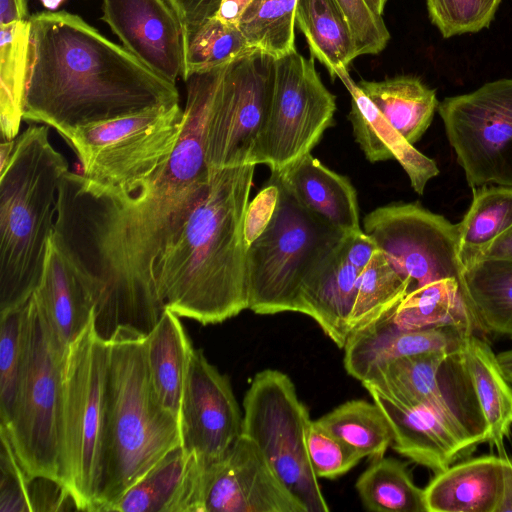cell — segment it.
Wrapping results in <instances>:
<instances>
[{"instance_id": "1", "label": "cell", "mask_w": 512, "mask_h": 512, "mask_svg": "<svg viewBox=\"0 0 512 512\" xmlns=\"http://www.w3.org/2000/svg\"><path fill=\"white\" fill-rule=\"evenodd\" d=\"M224 69L193 72L184 80L180 139L137 188L102 186L71 171L61 179L54 235L91 281L94 328L107 341L119 327L149 334L164 310L154 267L209 183L205 128Z\"/></svg>"}, {"instance_id": "2", "label": "cell", "mask_w": 512, "mask_h": 512, "mask_svg": "<svg viewBox=\"0 0 512 512\" xmlns=\"http://www.w3.org/2000/svg\"><path fill=\"white\" fill-rule=\"evenodd\" d=\"M22 119L73 130L179 104L175 83L67 11L29 17Z\"/></svg>"}, {"instance_id": "3", "label": "cell", "mask_w": 512, "mask_h": 512, "mask_svg": "<svg viewBox=\"0 0 512 512\" xmlns=\"http://www.w3.org/2000/svg\"><path fill=\"white\" fill-rule=\"evenodd\" d=\"M253 164L209 169V183L155 267L159 299L179 317L222 323L248 309L244 218Z\"/></svg>"}, {"instance_id": "4", "label": "cell", "mask_w": 512, "mask_h": 512, "mask_svg": "<svg viewBox=\"0 0 512 512\" xmlns=\"http://www.w3.org/2000/svg\"><path fill=\"white\" fill-rule=\"evenodd\" d=\"M146 336L119 327L108 340L97 511H110L127 490L182 444L179 418L162 406L153 388Z\"/></svg>"}, {"instance_id": "5", "label": "cell", "mask_w": 512, "mask_h": 512, "mask_svg": "<svg viewBox=\"0 0 512 512\" xmlns=\"http://www.w3.org/2000/svg\"><path fill=\"white\" fill-rule=\"evenodd\" d=\"M67 171L49 126L31 124L15 138L0 171V312L25 304L40 282Z\"/></svg>"}, {"instance_id": "6", "label": "cell", "mask_w": 512, "mask_h": 512, "mask_svg": "<svg viewBox=\"0 0 512 512\" xmlns=\"http://www.w3.org/2000/svg\"><path fill=\"white\" fill-rule=\"evenodd\" d=\"M107 361L108 341L96 332L93 317L68 350L59 422L60 480L77 510L98 507Z\"/></svg>"}, {"instance_id": "7", "label": "cell", "mask_w": 512, "mask_h": 512, "mask_svg": "<svg viewBox=\"0 0 512 512\" xmlns=\"http://www.w3.org/2000/svg\"><path fill=\"white\" fill-rule=\"evenodd\" d=\"M68 350L32 295L26 306L23 358L12 417L0 429L29 478L43 477L60 484L59 422Z\"/></svg>"}, {"instance_id": "8", "label": "cell", "mask_w": 512, "mask_h": 512, "mask_svg": "<svg viewBox=\"0 0 512 512\" xmlns=\"http://www.w3.org/2000/svg\"><path fill=\"white\" fill-rule=\"evenodd\" d=\"M279 186L275 213L247 248L248 309L259 315L297 312L304 280L345 239Z\"/></svg>"}, {"instance_id": "9", "label": "cell", "mask_w": 512, "mask_h": 512, "mask_svg": "<svg viewBox=\"0 0 512 512\" xmlns=\"http://www.w3.org/2000/svg\"><path fill=\"white\" fill-rule=\"evenodd\" d=\"M184 128L179 104L79 127L65 140L89 181L134 190L172 155Z\"/></svg>"}, {"instance_id": "10", "label": "cell", "mask_w": 512, "mask_h": 512, "mask_svg": "<svg viewBox=\"0 0 512 512\" xmlns=\"http://www.w3.org/2000/svg\"><path fill=\"white\" fill-rule=\"evenodd\" d=\"M243 408L241 433L258 446L307 512H328L307 451L312 420L290 377L275 369L258 372L245 393Z\"/></svg>"}, {"instance_id": "11", "label": "cell", "mask_w": 512, "mask_h": 512, "mask_svg": "<svg viewBox=\"0 0 512 512\" xmlns=\"http://www.w3.org/2000/svg\"><path fill=\"white\" fill-rule=\"evenodd\" d=\"M275 60L251 50L226 65L205 128L209 169L258 165L270 115Z\"/></svg>"}, {"instance_id": "12", "label": "cell", "mask_w": 512, "mask_h": 512, "mask_svg": "<svg viewBox=\"0 0 512 512\" xmlns=\"http://www.w3.org/2000/svg\"><path fill=\"white\" fill-rule=\"evenodd\" d=\"M437 110L468 185L512 187V78L447 97Z\"/></svg>"}, {"instance_id": "13", "label": "cell", "mask_w": 512, "mask_h": 512, "mask_svg": "<svg viewBox=\"0 0 512 512\" xmlns=\"http://www.w3.org/2000/svg\"><path fill=\"white\" fill-rule=\"evenodd\" d=\"M336 97L314 63L294 50L275 60L274 89L258 164L279 172L311 153L333 125Z\"/></svg>"}, {"instance_id": "14", "label": "cell", "mask_w": 512, "mask_h": 512, "mask_svg": "<svg viewBox=\"0 0 512 512\" xmlns=\"http://www.w3.org/2000/svg\"><path fill=\"white\" fill-rule=\"evenodd\" d=\"M363 231L412 290L446 278L464 281L457 224L442 215L415 203L385 205L365 216Z\"/></svg>"}, {"instance_id": "15", "label": "cell", "mask_w": 512, "mask_h": 512, "mask_svg": "<svg viewBox=\"0 0 512 512\" xmlns=\"http://www.w3.org/2000/svg\"><path fill=\"white\" fill-rule=\"evenodd\" d=\"M465 348L394 360L362 385L435 410L478 446L488 442V427L467 367Z\"/></svg>"}, {"instance_id": "16", "label": "cell", "mask_w": 512, "mask_h": 512, "mask_svg": "<svg viewBox=\"0 0 512 512\" xmlns=\"http://www.w3.org/2000/svg\"><path fill=\"white\" fill-rule=\"evenodd\" d=\"M243 416L226 375L202 350L189 355L181 398V446L204 464L222 458L242 431Z\"/></svg>"}, {"instance_id": "17", "label": "cell", "mask_w": 512, "mask_h": 512, "mask_svg": "<svg viewBox=\"0 0 512 512\" xmlns=\"http://www.w3.org/2000/svg\"><path fill=\"white\" fill-rule=\"evenodd\" d=\"M202 512H307L244 434L227 453L205 465Z\"/></svg>"}, {"instance_id": "18", "label": "cell", "mask_w": 512, "mask_h": 512, "mask_svg": "<svg viewBox=\"0 0 512 512\" xmlns=\"http://www.w3.org/2000/svg\"><path fill=\"white\" fill-rule=\"evenodd\" d=\"M103 17L122 46L176 84L185 70L186 35L168 0H102Z\"/></svg>"}, {"instance_id": "19", "label": "cell", "mask_w": 512, "mask_h": 512, "mask_svg": "<svg viewBox=\"0 0 512 512\" xmlns=\"http://www.w3.org/2000/svg\"><path fill=\"white\" fill-rule=\"evenodd\" d=\"M364 387L390 424L393 449L404 457L437 474L475 451L477 445L435 410Z\"/></svg>"}, {"instance_id": "20", "label": "cell", "mask_w": 512, "mask_h": 512, "mask_svg": "<svg viewBox=\"0 0 512 512\" xmlns=\"http://www.w3.org/2000/svg\"><path fill=\"white\" fill-rule=\"evenodd\" d=\"M392 312L347 337L343 347L344 368L361 383L372 379L394 360L433 351L463 349L470 336L475 334L469 327L454 324L402 329L393 323Z\"/></svg>"}, {"instance_id": "21", "label": "cell", "mask_w": 512, "mask_h": 512, "mask_svg": "<svg viewBox=\"0 0 512 512\" xmlns=\"http://www.w3.org/2000/svg\"><path fill=\"white\" fill-rule=\"evenodd\" d=\"M32 295L67 349L94 317L92 283L54 233L40 282Z\"/></svg>"}, {"instance_id": "22", "label": "cell", "mask_w": 512, "mask_h": 512, "mask_svg": "<svg viewBox=\"0 0 512 512\" xmlns=\"http://www.w3.org/2000/svg\"><path fill=\"white\" fill-rule=\"evenodd\" d=\"M206 464L182 446L168 452L111 507L125 512H202Z\"/></svg>"}, {"instance_id": "23", "label": "cell", "mask_w": 512, "mask_h": 512, "mask_svg": "<svg viewBox=\"0 0 512 512\" xmlns=\"http://www.w3.org/2000/svg\"><path fill=\"white\" fill-rule=\"evenodd\" d=\"M340 80L351 95L348 119L366 159L372 163L396 160L408 175L413 190L422 195L428 181L440 172L435 161L418 151L384 118L349 74Z\"/></svg>"}, {"instance_id": "24", "label": "cell", "mask_w": 512, "mask_h": 512, "mask_svg": "<svg viewBox=\"0 0 512 512\" xmlns=\"http://www.w3.org/2000/svg\"><path fill=\"white\" fill-rule=\"evenodd\" d=\"M284 187L307 210L344 234L361 229L357 193L350 180L308 153L279 172Z\"/></svg>"}, {"instance_id": "25", "label": "cell", "mask_w": 512, "mask_h": 512, "mask_svg": "<svg viewBox=\"0 0 512 512\" xmlns=\"http://www.w3.org/2000/svg\"><path fill=\"white\" fill-rule=\"evenodd\" d=\"M344 240L307 276L297 300V313L311 317L339 348L344 347L349 334L360 274L344 255Z\"/></svg>"}, {"instance_id": "26", "label": "cell", "mask_w": 512, "mask_h": 512, "mask_svg": "<svg viewBox=\"0 0 512 512\" xmlns=\"http://www.w3.org/2000/svg\"><path fill=\"white\" fill-rule=\"evenodd\" d=\"M503 484V455L464 459L424 488L427 512H495Z\"/></svg>"}, {"instance_id": "27", "label": "cell", "mask_w": 512, "mask_h": 512, "mask_svg": "<svg viewBox=\"0 0 512 512\" xmlns=\"http://www.w3.org/2000/svg\"><path fill=\"white\" fill-rule=\"evenodd\" d=\"M395 325L417 330L440 325H463L475 334L485 333L463 280L446 278L416 288L402 299L392 312Z\"/></svg>"}, {"instance_id": "28", "label": "cell", "mask_w": 512, "mask_h": 512, "mask_svg": "<svg viewBox=\"0 0 512 512\" xmlns=\"http://www.w3.org/2000/svg\"><path fill=\"white\" fill-rule=\"evenodd\" d=\"M357 85L384 118L412 145L429 128L438 109L435 90L414 76L400 75L381 81L361 80Z\"/></svg>"}, {"instance_id": "29", "label": "cell", "mask_w": 512, "mask_h": 512, "mask_svg": "<svg viewBox=\"0 0 512 512\" xmlns=\"http://www.w3.org/2000/svg\"><path fill=\"white\" fill-rule=\"evenodd\" d=\"M192 349L179 316L164 308L158 322L146 336L147 362L158 400L178 418Z\"/></svg>"}, {"instance_id": "30", "label": "cell", "mask_w": 512, "mask_h": 512, "mask_svg": "<svg viewBox=\"0 0 512 512\" xmlns=\"http://www.w3.org/2000/svg\"><path fill=\"white\" fill-rule=\"evenodd\" d=\"M295 25L305 36L311 57L326 67L332 79L349 74L348 66L358 54L336 0H297Z\"/></svg>"}, {"instance_id": "31", "label": "cell", "mask_w": 512, "mask_h": 512, "mask_svg": "<svg viewBox=\"0 0 512 512\" xmlns=\"http://www.w3.org/2000/svg\"><path fill=\"white\" fill-rule=\"evenodd\" d=\"M465 357L475 394L488 427V443L504 455V440L512 427V384L504 376L490 345L470 336Z\"/></svg>"}, {"instance_id": "32", "label": "cell", "mask_w": 512, "mask_h": 512, "mask_svg": "<svg viewBox=\"0 0 512 512\" xmlns=\"http://www.w3.org/2000/svg\"><path fill=\"white\" fill-rule=\"evenodd\" d=\"M463 277L485 333L512 339V260L480 259L464 268Z\"/></svg>"}, {"instance_id": "33", "label": "cell", "mask_w": 512, "mask_h": 512, "mask_svg": "<svg viewBox=\"0 0 512 512\" xmlns=\"http://www.w3.org/2000/svg\"><path fill=\"white\" fill-rule=\"evenodd\" d=\"M512 227V187L487 185L474 189L473 200L457 224L463 267L478 261L487 248Z\"/></svg>"}, {"instance_id": "34", "label": "cell", "mask_w": 512, "mask_h": 512, "mask_svg": "<svg viewBox=\"0 0 512 512\" xmlns=\"http://www.w3.org/2000/svg\"><path fill=\"white\" fill-rule=\"evenodd\" d=\"M316 423L363 458H381L392 445L390 424L374 401H347L317 419Z\"/></svg>"}, {"instance_id": "35", "label": "cell", "mask_w": 512, "mask_h": 512, "mask_svg": "<svg viewBox=\"0 0 512 512\" xmlns=\"http://www.w3.org/2000/svg\"><path fill=\"white\" fill-rule=\"evenodd\" d=\"M355 487L367 510L427 512L424 489L414 483L407 467L396 459H374L358 477Z\"/></svg>"}, {"instance_id": "36", "label": "cell", "mask_w": 512, "mask_h": 512, "mask_svg": "<svg viewBox=\"0 0 512 512\" xmlns=\"http://www.w3.org/2000/svg\"><path fill=\"white\" fill-rule=\"evenodd\" d=\"M411 290L410 281L392 267L380 249L377 250L359 274L348 321L349 334L391 313Z\"/></svg>"}, {"instance_id": "37", "label": "cell", "mask_w": 512, "mask_h": 512, "mask_svg": "<svg viewBox=\"0 0 512 512\" xmlns=\"http://www.w3.org/2000/svg\"><path fill=\"white\" fill-rule=\"evenodd\" d=\"M29 21L0 26V119L2 140L18 136L22 119Z\"/></svg>"}, {"instance_id": "38", "label": "cell", "mask_w": 512, "mask_h": 512, "mask_svg": "<svg viewBox=\"0 0 512 512\" xmlns=\"http://www.w3.org/2000/svg\"><path fill=\"white\" fill-rule=\"evenodd\" d=\"M297 0H252L238 28L251 49L274 58L295 48V12Z\"/></svg>"}, {"instance_id": "39", "label": "cell", "mask_w": 512, "mask_h": 512, "mask_svg": "<svg viewBox=\"0 0 512 512\" xmlns=\"http://www.w3.org/2000/svg\"><path fill=\"white\" fill-rule=\"evenodd\" d=\"M251 49L236 25L213 16L186 33L185 70L182 79L197 71L225 65Z\"/></svg>"}, {"instance_id": "40", "label": "cell", "mask_w": 512, "mask_h": 512, "mask_svg": "<svg viewBox=\"0 0 512 512\" xmlns=\"http://www.w3.org/2000/svg\"><path fill=\"white\" fill-rule=\"evenodd\" d=\"M27 302L0 312V426H7L12 417L23 358Z\"/></svg>"}, {"instance_id": "41", "label": "cell", "mask_w": 512, "mask_h": 512, "mask_svg": "<svg viewBox=\"0 0 512 512\" xmlns=\"http://www.w3.org/2000/svg\"><path fill=\"white\" fill-rule=\"evenodd\" d=\"M502 0H426L431 22L444 38L489 27Z\"/></svg>"}, {"instance_id": "42", "label": "cell", "mask_w": 512, "mask_h": 512, "mask_svg": "<svg viewBox=\"0 0 512 512\" xmlns=\"http://www.w3.org/2000/svg\"><path fill=\"white\" fill-rule=\"evenodd\" d=\"M308 456L318 478L335 479L350 471L362 455L311 421L306 437Z\"/></svg>"}, {"instance_id": "43", "label": "cell", "mask_w": 512, "mask_h": 512, "mask_svg": "<svg viewBox=\"0 0 512 512\" xmlns=\"http://www.w3.org/2000/svg\"><path fill=\"white\" fill-rule=\"evenodd\" d=\"M351 29L358 56L375 55L387 46L390 33L381 15L365 0H336Z\"/></svg>"}, {"instance_id": "44", "label": "cell", "mask_w": 512, "mask_h": 512, "mask_svg": "<svg viewBox=\"0 0 512 512\" xmlns=\"http://www.w3.org/2000/svg\"><path fill=\"white\" fill-rule=\"evenodd\" d=\"M0 438V512L32 511L29 493L30 478L21 467L9 438L2 429H0Z\"/></svg>"}, {"instance_id": "45", "label": "cell", "mask_w": 512, "mask_h": 512, "mask_svg": "<svg viewBox=\"0 0 512 512\" xmlns=\"http://www.w3.org/2000/svg\"><path fill=\"white\" fill-rule=\"evenodd\" d=\"M279 198V186L271 176L268 183L248 203L244 218V239L248 246L255 241L270 223Z\"/></svg>"}, {"instance_id": "46", "label": "cell", "mask_w": 512, "mask_h": 512, "mask_svg": "<svg viewBox=\"0 0 512 512\" xmlns=\"http://www.w3.org/2000/svg\"><path fill=\"white\" fill-rule=\"evenodd\" d=\"M178 13L186 33L216 15L222 0H168Z\"/></svg>"}, {"instance_id": "47", "label": "cell", "mask_w": 512, "mask_h": 512, "mask_svg": "<svg viewBox=\"0 0 512 512\" xmlns=\"http://www.w3.org/2000/svg\"><path fill=\"white\" fill-rule=\"evenodd\" d=\"M379 250L372 237L363 229L348 234L343 243V252L347 260L360 272L369 263L374 253Z\"/></svg>"}, {"instance_id": "48", "label": "cell", "mask_w": 512, "mask_h": 512, "mask_svg": "<svg viewBox=\"0 0 512 512\" xmlns=\"http://www.w3.org/2000/svg\"><path fill=\"white\" fill-rule=\"evenodd\" d=\"M27 0H0V26L29 19Z\"/></svg>"}, {"instance_id": "49", "label": "cell", "mask_w": 512, "mask_h": 512, "mask_svg": "<svg viewBox=\"0 0 512 512\" xmlns=\"http://www.w3.org/2000/svg\"><path fill=\"white\" fill-rule=\"evenodd\" d=\"M495 512H512V458L503 455V484Z\"/></svg>"}, {"instance_id": "50", "label": "cell", "mask_w": 512, "mask_h": 512, "mask_svg": "<svg viewBox=\"0 0 512 512\" xmlns=\"http://www.w3.org/2000/svg\"><path fill=\"white\" fill-rule=\"evenodd\" d=\"M252 0H222L216 17L220 20L238 26V23Z\"/></svg>"}, {"instance_id": "51", "label": "cell", "mask_w": 512, "mask_h": 512, "mask_svg": "<svg viewBox=\"0 0 512 512\" xmlns=\"http://www.w3.org/2000/svg\"><path fill=\"white\" fill-rule=\"evenodd\" d=\"M483 258L512 260V227L487 248L480 259Z\"/></svg>"}, {"instance_id": "52", "label": "cell", "mask_w": 512, "mask_h": 512, "mask_svg": "<svg viewBox=\"0 0 512 512\" xmlns=\"http://www.w3.org/2000/svg\"><path fill=\"white\" fill-rule=\"evenodd\" d=\"M497 359L504 376L512 384V348L498 353Z\"/></svg>"}, {"instance_id": "53", "label": "cell", "mask_w": 512, "mask_h": 512, "mask_svg": "<svg viewBox=\"0 0 512 512\" xmlns=\"http://www.w3.org/2000/svg\"><path fill=\"white\" fill-rule=\"evenodd\" d=\"M15 145V139L2 140L0 145V171L5 168L9 162Z\"/></svg>"}, {"instance_id": "54", "label": "cell", "mask_w": 512, "mask_h": 512, "mask_svg": "<svg viewBox=\"0 0 512 512\" xmlns=\"http://www.w3.org/2000/svg\"><path fill=\"white\" fill-rule=\"evenodd\" d=\"M367 4L370 6V8L377 13L378 15L383 14L385 5L388 0H365Z\"/></svg>"}, {"instance_id": "55", "label": "cell", "mask_w": 512, "mask_h": 512, "mask_svg": "<svg viewBox=\"0 0 512 512\" xmlns=\"http://www.w3.org/2000/svg\"><path fill=\"white\" fill-rule=\"evenodd\" d=\"M49 11H55L65 0H40Z\"/></svg>"}]
</instances>
